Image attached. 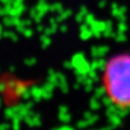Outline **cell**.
<instances>
[{"mask_svg": "<svg viewBox=\"0 0 130 130\" xmlns=\"http://www.w3.org/2000/svg\"><path fill=\"white\" fill-rule=\"evenodd\" d=\"M102 83L108 100L115 108L130 111V53H119L108 59Z\"/></svg>", "mask_w": 130, "mask_h": 130, "instance_id": "6da1fadb", "label": "cell"}]
</instances>
